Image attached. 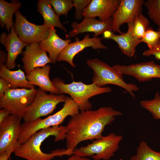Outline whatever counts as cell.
<instances>
[{"instance_id": "6da1fadb", "label": "cell", "mask_w": 160, "mask_h": 160, "mask_svg": "<svg viewBox=\"0 0 160 160\" xmlns=\"http://www.w3.org/2000/svg\"><path fill=\"white\" fill-rule=\"evenodd\" d=\"M122 114L111 107H104L74 115L66 126V149L73 151L81 142L101 138L106 126L110 124L116 116Z\"/></svg>"}, {"instance_id": "7a4b0ae2", "label": "cell", "mask_w": 160, "mask_h": 160, "mask_svg": "<svg viewBox=\"0 0 160 160\" xmlns=\"http://www.w3.org/2000/svg\"><path fill=\"white\" fill-rule=\"evenodd\" d=\"M66 126L57 125L42 129L31 135L24 143L20 144L14 152L17 156L26 160H51L56 156H70L73 151L67 149H57L50 153L43 152L40 146L42 143L50 136L58 142L65 138Z\"/></svg>"}, {"instance_id": "3957f363", "label": "cell", "mask_w": 160, "mask_h": 160, "mask_svg": "<svg viewBox=\"0 0 160 160\" xmlns=\"http://www.w3.org/2000/svg\"><path fill=\"white\" fill-rule=\"evenodd\" d=\"M52 81L58 90L60 95L65 93L69 95L80 111L90 110L92 104L89 101L90 98L110 92L112 90L109 87H99L93 83L86 84L81 81H73L70 84H65L58 78H54Z\"/></svg>"}, {"instance_id": "277c9868", "label": "cell", "mask_w": 160, "mask_h": 160, "mask_svg": "<svg viewBox=\"0 0 160 160\" xmlns=\"http://www.w3.org/2000/svg\"><path fill=\"white\" fill-rule=\"evenodd\" d=\"M79 110L77 105L71 97H68L63 108L54 114L43 119L40 118L31 122L22 124L18 139L19 143H23L31 135L40 130L59 125L67 116H72L78 113Z\"/></svg>"}, {"instance_id": "5b68a950", "label": "cell", "mask_w": 160, "mask_h": 160, "mask_svg": "<svg viewBox=\"0 0 160 160\" xmlns=\"http://www.w3.org/2000/svg\"><path fill=\"white\" fill-rule=\"evenodd\" d=\"M86 63L93 71L92 83L99 87L108 84L117 85L125 90L135 98L134 92L139 90V88L135 84L126 82L123 79V75L112 67L96 58L87 60Z\"/></svg>"}, {"instance_id": "8992f818", "label": "cell", "mask_w": 160, "mask_h": 160, "mask_svg": "<svg viewBox=\"0 0 160 160\" xmlns=\"http://www.w3.org/2000/svg\"><path fill=\"white\" fill-rule=\"evenodd\" d=\"M122 135L112 132L85 146L76 148L73 154L81 157H92L94 160H109L119 148Z\"/></svg>"}, {"instance_id": "52a82bcc", "label": "cell", "mask_w": 160, "mask_h": 160, "mask_svg": "<svg viewBox=\"0 0 160 160\" xmlns=\"http://www.w3.org/2000/svg\"><path fill=\"white\" fill-rule=\"evenodd\" d=\"M37 89H9L0 98V108L7 109L11 114L23 118L27 108L33 101Z\"/></svg>"}, {"instance_id": "ba28073f", "label": "cell", "mask_w": 160, "mask_h": 160, "mask_svg": "<svg viewBox=\"0 0 160 160\" xmlns=\"http://www.w3.org/2000/svg\"><path fill=\"white\" fill-rule=\"evenodd\" d=\"M68 97L62 94H48L39 88L33 101L26 110L23 118L24 122H31L51 114L58 104L64 102Z\"/></svg>"}, {"instance_id": "9c48e42d", "label": "cell", "mask_w": 160, "mask_h": 160, "mask_svg": "<svg viewBox=\"0 0 160 160\" xmlns=\"http://www.w3.org/2000/svg\"><path fill=\"white\" fill-rule=\"evenodd\" d=\"M15 15L13 28L20 39L24 43L29 44L39 43L49 36L50 28L31 23L19 10L16 12Z\"/></svg>"}, {"instance_id": "30bf717a", "label": "cell", "mask_w": 160, "mask_h": 160, "mask_svg": "<svg viewBox=\"0 0 160 160\" xmlns=\"http://www.w3.org/2000/svg\"><path fill=\"white\" fill-rule=\"evenodd\" d=\"M22 119L10 114L0 124V153L8 150L14 152L20 145L18 139L21 132Z\"/></svg>"}, {"instance_id": "8fae6325", "label": "cell", "mask_w": 160, "mask_h": 160, "mask_svg": "<svg viewBox=\"0 0 160 160\" xmlns=\"http://www.w3.org/2000/svg\"><path fill=\"white\" fill-rule=\"evenodd\" d=\"M112 67L122 75L132 76L139 82L160 78V65L151 61L128 65H116Z\"/></svg>"}, {"instance_id": "7c38bea8", "label": "cell", "mask_w": 160, "mask_h": 160, "mask_svg": "<svg viewBox=\"0 0 160 160\" xmlns=\"http://www.w3.org/2000/svg\"><path fill=\"white\" fill-rule=\"evenodd\" d=\"M144 3L143 0H121L112 17L113 32L122 33L120 29L121 26L124 23L132 21L137 15L142 14Z\"/></svg>"}, {"instance_id": "4fadbf2b", "label": "cell", "mask_w": 160, "mask_h": 160, "mask_svg": "<svg viewBox=\"0 0 160 160\" xmlns=\"http://www.w3.org/2000/svg\"><path fill=\"white\" fill-rule=\"evenodd\" d=\"M87 47H91L95 49H107L102 43L101 38L94 36L90 38L89 35L87 34L81 40L78 37H76L75 41L70 43L61 52L57 57V61H66L72 67H75L76 65L73 62L74 57Z\"/></svg>"}, {"instance_id": "5bb4252c", "label": "cell", "mask_w": 160, "mask_h": 160, "mask_svg": "<svg viewBox=\"0 0 160 160\" xmlns=\"http://www.w3.org/2000/svg\"><path fill=\"white\" fill-rule=\"evenodd\" d=\"M112 17L105 21H101L94 17H84L81 22L76 21L71 24V30L66 35V38L74 37L78 34L85 32H92L94 36L97 37L105 31H113Z\"/></svg>"}, {"instance_id": "9a60e30c", "label": "cell", "mask_w": 160, "mask_h": 160, "mask_svg": "<svg viewBox=\"0 0 160 160\" xmlns=\"http://www.w3.org/2000/svg\"><path fill=\"white\" fill-rule=\"evenodd\" d=\"M21 60L26 75L37 67H42L52 63L47 52L43 49L39 43L31 44L25 47L23 52Z\"/></svg>"}, {"instance_id": "2e32d148", "label": "cell", "mask_w": 160, "mask_h": 160, "mask_svg": "<svg viewBox=\"0 0 160 160\" xmlns=\"http://www.w3.org/2000/svg\"><path fill=\"white\" fill-rule=\"evenodd\" d=\"M0 41L7 52V60L5 65L8 69H12L16 65L15 61L17 57L22 52L23 48L29 44L24 43L20 39L13 27L8 34L5 32L1 34Z\"/></svg>"}, {"instance_id": "e0dca14e", "label": "cell", "mask_w": 160, "mask_h": 160, "mask_svg": "<svg viewBox=\"0 0 160 160\" xmlns=\"http://www.w3.org/2000/svg\"><path fill=\"white\" fill-rule=\"evenodd\" d=\"M120 0H91L84 10V17L96 18L105 21L112 17L117 9Z\"/></svg>"}, {"instance_id": "ac0fdd59", "label": "cell", "mask_w": 160, "mask_h": 160, "mask_svg": "<svg viewBox=\"0 0 160 160\" xmlns=\"http://www.w3.org/2000/svg\"><path fill=\"white\" fill-rule=\"evenodd\" d=\"M56 32L54 28L50 27L48 36L39 43L41 48L49 53V57L53 63H56L60 54L71 41L69 39H62Z\"/></svg>"}, {"instance_id": "d6986e66", "label": "cell", "mask_w": 160, "mask_h": 160, "mask_svg": "<svg viewBox=\"0 0 160 160\" xmlns=\"http://www.w3.org/2000/svg\"><path fill=\"white\" fill-rule=\"evenodd\" d=\"M50 66L48 65L36 68L26 75V79L31 84L38 86L45 92L60 95L58 90L50 79Z\"/></svg>"}, {"instance_id": "ffe728a7", "label": "cell", "mask_w": 160, "mask_h": 160, "mask_svg": "<svg viewBox=\"0 0 160 160\" xmlns=\"http://www.w3.org/2000/svg\"><path fill=\"white\" fill-rule=\"evenodd\" d=\"M108 39L116 42L121 52L129 57H132L134 56L137 46L141 42V40L135 38L131 29L129 27L127 31L125 33L116 35L113 32Z\"/></svg>"}, {"instance_id": "44dd1931", "label": "cell", "mask_w": 160, "mask_h": 160, "mask_svg": "<svg viewBox=\"0 0 160 160\" xmlns=\"http://www.w3.org/2000/svg\"><path fill=\"white\" fill-rule=\"evenodd\" d=\"M0 76L11 84V89L18 87L27 89L35 88L34 85L27 80L24 71L20 69L13 71L8 69L4 64L0 65Z\"/></svg>"}, {"instance_id": "7402d4cb", "label": "cell", "mask_w": 160, "mask_h": 160, "mask_svg": "<svg viewBox=\"0 0 160 160\" xmlns=\"http://www.w3.org/2000/svg\"><path fill=\"white\" fill-rule=\"evenodd\" d=\"M37 10L43 17L44 25L49 28L57 27L66 32V28L60 21L59 16L47 0L38 1Z\"/></svg>"}, {"instance_id": "603a6c76", "label": "cell", "mask_w": 160, "mask_h": 160, "mask_svg": "<svg viewBox=\"0 0 160 160\" xmlns=\"http://www.w3.org/2000/svg\"><path fill=\"white\" fill-rule=\"evenodd\" d=\"M21 6L20 2L9 3L4 0H0V25L1 28L5 27L9 32L13 26V15Z\"/></svg>"}, {"instance_id": "cb8c5ba5", "label": "cell", "mask_w": 160, "mask_h": 160, "mask_svg": "<svg viewBox=\"0 0 160 160\" xmlns=\"http://www.w3.org/2000/svg\"><path fill=\"white\" fill-rule=\"evenodd\" d=\"M149 20L142 14L137 15L132 21L128 23V27L131 29L134 36L141 40L149 27Z\"/></svg>"}, {"instance_id": "d4e9b609", "label": "cell", "mask_w": 160, "mask_h": 160, "mask_svg": "<svg viewBox=\"0 0 160 160\" xmlns=\"http://www.w3.org/2000/svg\"><path fill=\"white\" fill-rule=\"evenodd\" d=\"M130 160H160V152L153 150L144 141L140 142Z\"/></svg>"}, {"instance_id": "484cf974", "label": "cell", "mask_w": 160, "mask_h": 160, "mask_svg": "<svg viewBox=\"0 0 160 160\" xmlns=\"http://www.w3.org/2000/svg\"><path fill=\"white\" fill-rule=\"evenodd\" d=\"M141 106L150 112L153 118L160 120V95L157 92L151 100H145L140 102Z\"/></svg>"}, {"instance_id": "4316f807", "label": "cell", "mask_w": 160, "mask_h": 160, "mask_svg": "<svg viewBox=\"0 0 160 160\" xmlns=\"http://www.w3.org/2000/svg\"><path fill=\"white\" fill-rule=\"evenodd\" d=\"M149 18L158 27L160 31V0H148L144 2Z\"/></svg>"}, {"instance_id": "83f0119b", "label": "cell", "mask_w": 160, "mask_h": 160, "mask_svg": "<svg viewBox=\"0 0 160 160\" xmlns=\"http://www.w3.org/2000/svg\"><path fill=\"white\" fill-rule=\"evenodd\" d=\"M58 16H67L68 12L73 7L72 0H47Z\"/></svg>"}, {"instance_id": "f1b7e54d", "label": "cell", "mask_w": 160, "mask_h": 160, "mask_svg": "<svg viewBox=\"0 0 160 160\" xmlns=\"http://www.w3.org/2000/svg\"><path fill=\"white\" fill-rule=\"evenodd\" d=\"M160 39V31H155L151 27H149L141 41L145 43L149 49H151L157 45Z\"/></svg>"}, {"instance_id": "f546056e", "label": "cell", "mask_w": 160, "mask_h": 160, "mask_svg": "<svg viewBox=\"0 0 160 160\" xmlns=\"http://www.w3.org/2000/svg\"><path fill=\"white\" fill-rule=\"evenodd\" d=\"M73 7L75 8L74 16L77 20L82 19L84 17L83 13L88 6L91 0H72Z\"/></svg>"}, {"instance_id": "4dcf8cb0", "label": "cell", "mask_w": 160, "mask_h": 160, "mask_svg": "<svg viewBox=\"0 0 160 160\" xmlns=\"http://www.w3.org/2000/svg\"><path fill=\"white\" fill-rule=\"evenodd\" d=\"M143 55L146 57L153 56L157 60H160V45H157L151 49L144 51Z\"/></svg>"}, {"instance_id": "1f68e13d", "label": "cell", "mask_w": 160, "mask_h": 160, "mask_svg": "<svg viewBox=\"0 0 160 160\" xmlns=\"http://www.w3.org/2000/svg\"><path fill=\"white\" fill-rule=\"evenodd\" d=\"M11 88L10 84L6 80L2 78H0V98L2 97L6 92Z\"/></svg>"}, {"instance_id": "d6a6232c", "label": "cell", "mask_w": 160, "mask_h": 160, "mask_svg": "<svg viewBox=\"0 0 160 160\" xmlns=\"http://www.w3.org/2000/svg\"><path fill=\"white\" fill-rule=\"evenodd\" d=\"M11 114L8 110L2 108L0 110V124L4 121L8 116Z\"/></svg>"}, {"instance_id": "836d02e7", "label": "cell", "mask_w": 160, "mask_h": 160, "mask_svg": "<svg viewBox=\"0 0 160 160\" xmlns=\"http://www.w3.org/2000/svg\"><path fill=\"white\" fill-rule=\"evenodd\" d=\"M13 151L8 150L0 153V160H8Z\"/></svg>"}, {"instance_id": "e575fe53", "label": "cell", "mask_w": 160, "mask_h": 160, "mask_svg": "<svg viewBox=\"0 0 160 160\" xmlns=\"http://www.w3.org/2000/svg\"><path fill=\"white\" fill-rule=\"evenodd\" d=\"M7 60V54L4 51L1 50L0 51V65L4 64Z\"/></svg>"}, {"instance_id": "d590c367", "label": "cell", "mask_w": 160, "mask_h": 160, "mask_svg": "<svg viewBox=\"0 0 160 160\" xmlns=\"http://www.w3.org/2000/svg\"><path fill=\"white\" fill-rule=\"evenodd\" d=\"M66 160H90L87 157H80L73 154Z\"/></svg>"}, {"instance_id": "8d00e7d4", "label": "cell", "mask_w": 160, "mask_h": 160, "mask_svg": "<svg viewBox=\"0 0 160 160\" xmlns=\"http://www.w3.org/2000/svg\"><path fill=\"white\" fill-rule=\"evenodd\" d=\"M157 45H160V39L158 41Z\"/></svg>"}]
</instances>
